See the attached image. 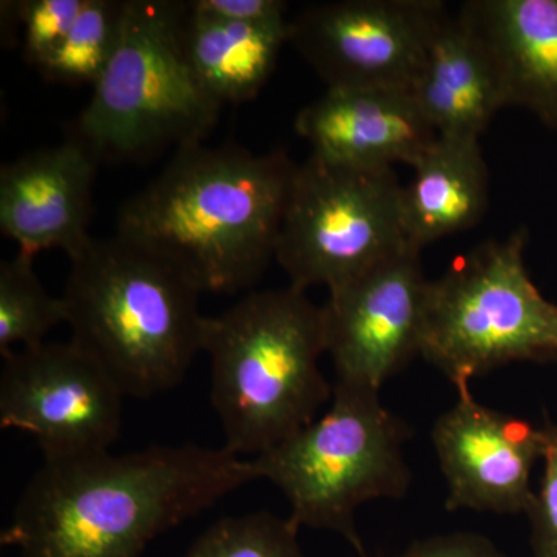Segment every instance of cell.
I'll list each match as a JSON object with an SVG mask.
<instances>
[{"instance_id": "cell-1", "label": "cell", "mask_w": 557, "mask_h": 557, "mask_svg": "<svg viewBox=\"0 0 557 557\" xmlns=\"http://www.w3.org/2000/svg\"><path fill=\"white\" fill-rule=\"evenodd\" d=\"M256 479L225 446H149L44 458L3 547L22 557H141L150 542Z\"/></svg>"}, {"instance_id": "cell-14", "label": "cell", "mask_w": 557, "mask_h": 557, "mask_svg": "<svg viewBox=\"0 0 557 557\" xmlns=\"http://www.w3.org/2000/svg\"><path fill=\"white\" fill-rule=\"evenodd\" d=\"M295 131L313 156L355 168L413 166L438 138L406 89H327L300 110Z\"/></svg>"}, {"instance_id": "cell-24", "label": "cell", "mask_w": 557, "mask_h": 557, "mask_svg": "<svg viewBox=\"0 0 557 557\" xmlns=\"http://www.w3.org/2000/svg\"><path fill=\"white\" fill-rule=\"evenodd\" d=\"M186 7L199 16L244 24L287 21L288 10L282 0H190Z\"/></svg>"}, {"instance_id": "cell-21", "label": "cell", "mask_w": 557, "mask_h": 557, "mask_svg": "<svg viewBox=\"0 0 557 557\" xmlns=\"http://www.w3.org/2000/svg\"><path fill=\"white\" fill-rule=\"evenodd\" d=\"M298 531L269 511L231 516L208 527L183 557H307Z\"/></svg>"}, {"instance_id": "cell-8", "label": "cell", "mask_w": 557, "mask_h": 557, "mask_svg": "<svg viewBox=\"0 0 557 557\" xmlns=\"http://www.w3.org/2000/svg\"><path fill=\"white\" fill-rule=\"evenodd\" d=\"M394 168H355L311 156L298 164L276 262L306 292L346 284L408 247Z\"/></svg>"}, {"instance_id": "cell-25", "label": "cell", "mask_w": 557, "mask_h": 557, "mask_svg": "<svg viewBox=\"0 0 557 557\" xmlns=\"http://www.w3.org/2000/svg\"><path fill=\"white\" fill-rule=\"evenodd\" d=\"M399 557H505L493 542L472 533H454L424 539Z\"/></svg>"}, {"instance_id": "cell-15", "label": "cell", "mask_w": 557, "mask_h": 557, "mask_svg": "<svg viewBox=\"0 0 557 557\" xmlns=\"http://www.w3.org/2000/svg\"><path fill=\"white\" fill-rule=\"evenodd\" d=\"M458 14L490 51L505 108L557 129V0H471Z\"/></svg>"}, {"instance_id": "cell-22", "label": "cell", "mask_w": 557, "mask_h": 557, "mask_svg": "<svg viewBox=\"0 0 557 557\" xmlns=\"http://www.w3.org/2000/svg\"><path fill=\"white\" fill-rule=\"evenodd\" d=\"M86 0H21L2 3L24 28V57L39 69L72 30Z\"/></svg>"}, {"instance_id": "cell-20", "label": "cell", "mask_w": 557, "mask_h": 557, "mask_svg": "<svg viewBox=\"0 0 557 557\" xmlns=\"http://www.w3.org/2000/svg\"><path fill=\"white\" fill-rule=\"evenodd\" d=\"M33 260L17 252L0 263V355L14 346L46 343L50 330L65 322L64 302L51 296L33 269Z\"/></svg>"}, {"instance_id": "cell-6", "label": "cell", "mask_w": 557, "mask_h": 557, "mask_svg": "<svg viewBox=\"0 0 557 557\" xmlns=\"http://www.w3.org/2000/svg\"><path fill=\"white\" fill-rule=\"evenodd\" d=\"M409 437L408 424L384 408L380 391L335 381L327 412L251 465L256 479L287 497L296 525L338 533L368 557L355 515L370 500L408 493Z\"/></svg>"}, {"instance_id": "cell-12", "label": "cell", "mask_w": 557, "mask_h": 557, "mask_svg": "<svg viewBox=\"0 0 557 557\" xmlns=\"http://www.w3.org/2000/svg\"><path fill=\"white\" fill-rule=\"evenodd\" d=\"M438 418L432 442L448 482L446 508L520 515L533 504L531 471L547 434L525 420L486 408L469 387Z\"/></svg>"}, {"instance_id": "cell-7", "label": "cell", "mask_w": 557, "mask_h": 557, "mask_svg": "<svg viewBox=\"0 0 557 557\" xmlns=\"http://www.w3.org/2000/svg\"><path fill=\"white\" fill-rule=\"evenodd\" d=\"M528 230L487 240L429 282L420 357L456 386L511 362L557 361V304L525 265Z\"/></svg>"}, {"instance_id": "cell-11", "label": "cell", "mask_w": 557, "mask_h": 557, "mask_svg": "<svg viewBox=\"0 0 557 557\" xmlns=\"http://www.w3.org/2000/svg\"><path fill=\"white\" fill-rule=\"evenodd\" d=\"M420 255L408 245L330 289L322 319L338 383L380 391L420 355L431 282Z\"/></svg>"}, {"instance_id": "cell-13", "label": "cell", "mask_w": 557, "mask_h": 557, "mask_svg": "<svg viewBox=\"0 0 557 557\" xmlns=\"http://www.w3.org/2000/svg\"><path fill=\"white\" fill-rule=\"evenodd\" d=\"M100 161L76 137L33 150L0 170V230L20 255L60 248L73 256L89 244L94 183Z\"/></svg>"}, {"instance_id": "cell-4", "label": "cell", "mask_w": 557, "mask_h": 557, "mask_svg": "<svg viewBox=\"0 0 557 557\" xmlns=\"http://www.w3.org/2000/svg\"><path fill=\"white\" fill-rule=\"evenodd\" d=\"M211 401L225 448L258 457L317 420L333 398L319 368L325 348L322 307L302 289H262L205 319Z\"/></svg>"}, {"instance_id": "cell-16", "label": "cell", "mask_w": 557, "mask_h": 557, "mask_svg": "<svg viewBox=\"0 0 557 557\" xmlns=\"http://www.w3.org/2000/svg\"><path fill=\"white\" fill-rule=\"evenodd\" d=\"M438 137L480 139L505 109L496 64L460 14H445L412 86Z\"/></svg>"}, {"instance_id": "cell-19", "label": "cell", "mask_w": 557, "mask_h": 557, "mask_svg": "<svg viewBox=\"0 0 557 557\" xmlns=\"http://www.w3.org/2000/svg\"><path fill=\"white\" fill-rule=\"evenodd\" d=\"M124 9L126 0H86L72 30L38 69L44 79L95 86L119 47Z\"/></svg>"}, {"instance_id": "cell-2", "label": "cell", "mask_w": 557, "mask_h": 557, "mask_svg": "<svg viewBox=\"0 0 557 557\" xmlns=\"http://www.w3.org/2000/svg\"><path fill=\"white\" fill-rule=\"evenodd\" d=\"M296 170L281 149H178L121 207L116 234L170 263L200 295L251 288L276 260Z\"/></svg>"}, {"instance_id": "cell-3", "label": "cell", "mask_w": 557, "mask_h": 557, "mask_svg": "<svg viewBox=\"0 0 557 557\" xmlns=\"http://www.w3.org/2000/svg\"><path fill=\"white\" fill-rule=\"evenodd\" d=\"M69 259L61 299L73 343L123 395L150 398L178 386L203 351L199 289L119 234L91 237Z\"/></svg>"}, {"instance_id": "cell-23", "label": "cell", "mask_w": 557, "mask_h": 557, "mask_svg": "<svg viewBox=\"0 0 557 557\" xmlns=\"http://www.w3.org/2000/svg\"><path fill=\"white\" fill-rule=\"evenodd\" d=\"M547 445L541 487L534 493L527 515L533 528V548L536 557H557V428L545 426Z\"/></svg>"}, {"instance_id": "cell-9", "label": "cell", "mask_w": 557, "mask_h": 557, "mask_svg": "<svg viewBox=\"0 0 557 557\" xmlns=\"http://www.w3.org/2000/svg\"><path fill=\"white\" fill-rule=\"evenodd\" d=\"M440 0H336L288 20V44L329 89H406L448 13Z\"/></svg>"}, {"instance_id": "cell-5", "label": "cell", "mask_w": 557, "mask_h": 557, "mask_svg": "<svg viewBox=\"0 0 557 557\" xmlns=\"http://www.w3.org/2000/svg\"><path fill=\"white\" fill-rule=\"evenodd\" d=\"M183 17L185 2L126 0L119 47L73 135L98 161L200 145L218 123L222 104L186 60Z\"/></svg>"}, {"instance_id": "cell-17", "label": "cell", "mask_w": 557, "mask_h": 557, "mask_svg": "<svg viewBox=\"0 0 557 557\" xmlns=\"http://www.w3.org/2000/svg\"><path fill=\"white\" fill-rule=\"evenodd\" d=\"M480 139L438 137L403 186L406 242L423 249L478 225L490 201V174Z\"/></svg>"}, {"instance_id": "cell-10", "label": "cell", "mask_w": 557, "mask_h": 557, "mask_svg": "<svg viewBox=\"0 0 557 557\" xmlns=\"http://www.w3.org/2000/svg\"><path fill=\"white\" fill-rule=\"evenodd\" d=\"M0 373V428L27 432L44 458L109 450L123 392L97 359L69 343L10 351Z\"/></svg>"}, {"instance_id": "cell-18", "label": "cell", "mask_w": 557, "mask_h": 557, "mask_svg": "<svg viewBox=\"0 0 557 557\" xmlns=\"http://www.w3.org/2000/svg\"><path fill=\"white\" fill-rule=\"evenodd\" d=\"M183 49L200 86L220 104L252 100L288 44V20L244 24L190 13L185 2Z\"/></svg>"}]
</instances>
